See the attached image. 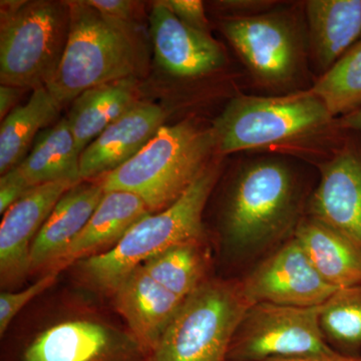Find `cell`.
Returning a JSON list of instances; mask_svg holds the SVG:
<instances>
[{"instance_id": "obj_15", "label": "cell", "mask_w": 361, "mask_h": 361, "mask_svg": "<svg viewBox=\"0 0 361 361\" xmlns=\"http://www.w3.org/2000/svg\"><path fill=\"white\" fill-rule=\"evenodd\" d=\"M110 297L116 314L149 357L185 301L157 283L141 266Z\"/></svg>"}, {"instance_id": "obj_30", "label": "cell", "mask_w": 361, "mask_h": 361, "mask_svg": "<svg viewBox=\"0 0 361 361\" xmlns=\"http://www.w3.org/2000/svg\"><path fill=\"white\" fill-rule=\"evenodd\" d=\"M87 4L113 20L135 23V2L129 0H87Z\"/></svg>"}, {"instance_id": "obj_8", "label": "cell", "mask_w": 361, "mask_h": 361, "mask_svg": "<svg viewBox=\"0 0 361 361\" xmlns=\"http://www.w3.org/2000/svg\"><path fill=\"white\" fill-rule=\"evenodd\" d=\"M332 116L312 92L279 97H237L214 123L221 154L290 141L322 129Z\"/></svg>"}, {"instance_id": "obj_26", "label": "cell", "mask_w": 361, "mask_h": 361, "mask_svg": "<svg viewBox=\"0 0 361 361\" xmlns=\"http://www.w3.org/2000/svg\"><path fill=\"white\" fill-rule=\"evenodd\" d=\"M310 92L332 118L361 109V39L318 80Z\"/></svg>"}, {"instance_id": "obj_31", "label": "cell", "mask_w": 361, "mask_h": 361, "mask_svg": "<svg viewBox=\"0 0 361 361\" xmlns=\"http://www.w3.org/2000/svg\"><path fill=\"white\" fill-rule=\"evenodd\" d=\"M23 89L11 87V85H0V118H4L16 108V102L20 99Z\"/></svg>"}, {"instance_id": "obj_24", "label": "cell", "mask_w": 361, "mask_h": 361, "mask_svg": "<svg viewBox=\"0 0 361 361\" xmlns=\"http://www.w3.org/2000/svg\"><path fill=\"white\" fill-rule=\"evenodd\" d=\"M61 106L45 87L32 90L25 104L16 106L0 126V174L20 165L37 135L58 116Z\"/></svg>"}, {"instance_id": "obj_11", "label": "cell", "mask_w": 361, "mask_h": 361, "mask_svg": "<svg viewBox=\"0 0 361 361\" xmlns=\"http://www.w3.org/2000/svg\"><path fill=\"white\" fill-rule=\"evenodd\" d=\"M80 183H47L33 187L4 213L0 225V284L4 291L30 274V249L58 202Z\"/></svg>"}, {"instance_id": "obj_27", "label": "cell", "mask_w": 361, "mask_h": 361, "mask_svg": "<svg viewBox=\"0 0 361 361\" xmlns=\"http://www.w3.org/2000/svg\"><path fill=\"white\" fill-rule=\"evenodd\" d=\"M59 272L42 275L35 283L18 292L2 291L0 294V336L4 337L16 318L39 297L56 284Z\"/></svg>"}, {"instance_id": "obj_18", "label": "cell", "mask_w": 361, "mask_h": 361, "mask_svg": "<svg viewBox=\"0 0 361 361\" xmlns=\"http://www.w3.org/2000/svg\"><path fill=\"white\" fill-rule=\"evenodd\" d=\"M104 191L99 183L80 182L58 202L45 221L30 249V273L45 272L70 246L89 222L103 199Z\"/></svg>"}, {"instance_id": "obj_16", "label": "cell", "mask_w": 361, "mask_h": 361, "mask_svg": "<svg viewBox=\"0 0 361 361\" xmlns=\"http://www.w3.org/2000/svg\"><path fill=\"white\" fill-rule=\"evenodd\" d=\"M165 120L160 106L137 102L84 149L80 155L82 180L103 177L127 163L153 139Z\"/></svg>"}, {"instance_id": "obj_29", "label": "cell", "mask_w": 361, "mask_h": 361, "mask_svg": "<svg viewBox=\"0 0 361 361\" xmlns=\"http://www.w3.org/2000/svg\"><path fill=\"white\" fill-rule=\"evenodd\" d=\"M166 2L171 11L185 25L191 26L195 30L208 32L205 9L200 0H166Z\"/></svg>"}, {"instance_id": "obj_14", "label": "cell", "mask_w": 361, "mask_h": 361, "mask_svg": "<svg viewBox=\"0 0 361 361\" xmlns=\"http://www.w3.org/2000/svg\"><path fill=\"white\" fill-rule=\"evenodd\" d=\"M157 61L178 78H196L218 70L225 61L222 47L209 32L185 25L167 2L157 1L149 14Z\"/></svg>"}, {"instance_id": "obj_2", "label": "cell", "mask_w": 361, "mask_h": 361, "mask_svg": "<svg viewBox=\"0 0 361 361\" xmlns=\"http://www.w3.org/2000/svg\"><path fill=\"white\" fill-rule=\"evenodd\" d=\"M23 311L1 337V361H151L125 323L80 294Z\"/></svg>"}, {"instance_id": "obj_13", "label": "cell", "mask_w": 361, "mask_h": 361, "mask_svg": "<svg viewBox=\"0 0 361 361\" xmlns=\"http://www.w3.org/2000/svg\"><path fill=\"white\" fill-rule=\"evenodd\" d=\"M223 30L252 71L268 82L293 75L298 63L295 35L288 23L270 16L226 21Z\"/></svg>"}, {"instance_id": "obj_32", "label": "cell", "mask_w": 361, "mask_h": 361, "mask_svg": "<svg viewBox=\"0 0 361 361\" xmlns=\"http://www.w3.org/2000/svg\"><path fill=\"white\" fill-rule=\"evenodd\" d=\"M265 361H361L360 357H348L339 353H334L331 355L298 356V357L274 358Z\"/></svg>"}, {"instance_id": "obj_23", "label": "cell", "mask_w": 361, "mask_h": 361, "mask_svg": "<svg viewBox=\"0 0 361 361\" xmlns=\"http://www.w3.org/2000/svg\"><path fill=\"white\" fill-rule=\"evenodd\" d=\"M213 264L212 248L204 238L171 247L141 267L157 283L185 300L214 277Z\"/></svg>"}, {"instance_id": "obj_19", "label": "cell", "mask_w": 361, "mask_h": 361, "mask_svg": "<svg viewBox=\"0 0 361 361\" xmlns=\"http://www.w3.org/2000/svg\"><path fill=\"white\" fill-rule=\"evenodd\" d=\"M294 237L315 269L336 289L361 284V243L305 215Z\"/></svg>"}, {"instance_id": "obj_3", "label": "cell", "mask_w": 361, "mask_h": 361, "mask_svg": "<svg viewBox=\"0 0 361 361\" xmlns=\"http://www.w3.org/2000/svg\"><path fill=\"white\" fill-rule=\"evenodd\" d=\"M70 32L58 70L44 87L61 108L85 90L137 77L145 51L135 23L113 20L87 1H68Z\"/></svg>"}, {"instance_id": "obj_7", "label": "cell", "mask_w": 361, "mask_h": 361, "mask_svg": "<svg viewBox=\"0 0 361 361\" xmlns=\"http://www.w3.org/2000/svg\"><path fill=\"white\" fill-rule=\"evenodd\" d=\"M251 303L239 277H212L185 299L151 361H227L228 349Z\"/></svg>"}, {"instance_id": "obj_1", "label": "cell", "mask_w": 361, "mask_h": 361, "mask_svg": "<svg viewBox=\"0 0 361 361\" xmlns=\"http://www.w3.org/2000/svg\"><path fill=\"white\" fill-rule=\"evenodd\" d=\"M310 197L286 161L263 159L240 168L226 191L218 226L231 277L245 274L293 238Z\"/></svg>"}, {"instance_id": "obj_12", "label": "cell", "mask_w": 361, "mask_h": 361, "mask_svg": "<svg viewBox=\"0 0 361 361\" xmlns=\"http://www.w3.org/2000/svg\"><path fill=\"white\" fill-rule=\"evenodd\" d=\"M306 215L361 243V146L348 142L320 167Z\"/></svg>"}, {"instance_id": "obj_20", "label": "cell", "mask_w": 361, "mask_h": 361, "mask_svg": "<svg viewBox=\"0 0 361 361\" xmlns=\"http://www.w3.org/2000/svg\"><path fill=\"white\" fill-rule=\"evenodd\" d=\"M135 78H125L85 90L73 102L68 126L82 155L90 142L137 103Z\"/></svg>"}, {"instance_id": "obj_6", "label": "cell", "mask_w": 361, "mask_h": 361, "mask_svg": "<svg viewBox=\"0 0 361 361\" xmlns=\"http://www.w3.org/2000/svg\"><path fill=\"white\" fill-rule=\"evenodd\" d=\"M68 1H1L0 82L44 87L58 70L70 32Z\"/></svg>"}, {"instance_id": "obj_9", "label": "cell", "mask_w": 361, "mask_h": 361, "mask_svg": "<svg viewBox=\"0 0 361 361\" xmlns=\"http://www.w3.org/2000/svg\"><path fill=\"white\" fill-rule=\"evenodd\" d=\"M320 308L322 305L252 304L235 330L227 361H265L336 353L323 338Z\"/></svg>"}, {"instance_id": "obj_17", "label": "cell", "mask_w": 361, "mask_h": 361, "mask_svg": "<svg viewBox=\"0 0 361 361\" xmlns=\"http://www.w3.org/2000/svg\"><path fill=\"white\" fill-rule=\"evenodd\" d=\"M151 213L137 195L106 192L82 232L44 274L61 273L78 261L96 255L104 247L115 246L135 223Z\"/></svg>"}, {"instance_id": "obj_28", "label": "cell", "mask_w": 361, "mask_h": 361, "mask_svg": "<svg viewBox=\"0 0 361 361\" xmlns=\"http://www.w3.org/2000/svg\"><path fill=\"white\" fill-rule=\"evenodd\" d=\"M32 187L26 183L18 166L2 175L0 179V214L4 215Z\"/></svg>"}, {"instance_id": "obj_4", "label": "cell", "mask_w": 361, "mask_h": 361, "mask_svg": "<svg viewBox=\"0 0 361 361\" xmlns=\"http://www.w3.org/2000/svg\"><path fill=\"white\" fill-rule=\"evenodd\" d=\"M215 164L165 210L151 213L135 223L115 246L73 265L80 282L90 290L111 296L135 268L171 247L208 238L203 213L219 178Z\"/></svg>"}, {"instance_id": "obj_33", "label": "cell", "mask_w": 361, "mask_h": 361, "mask_svg": "<svg viewBox=\"0 0 361 361\" xmlns=\"http://www.w3.org/2000/svg\"><path fill=\"white\" fill-rule=\"evenodd\" d=\"M339 127L343 130L361 134V109L342 116L341 121H339Z\"/></svg>"}, {"instance_id": "obj_21", "label": "cell", "mask_w": 361, "mask_h": 361, "mask_svg": "<svg viewBox=\"0 0 361 361\" xmlns=\"http://www.w3.org/2000/svg\"><path fill=\"white\" fill-rule=\"evenodd\" d=\"M306 14L316 56L329 70L361 39V0H311Z\"/></svg>"}, {"instance_id": "obj_25", "label": "cell", "mask_w": 361, "mask_h": 361, "mask_svg": "<svg viewBox=\"0 0 361 361\" xmlns=\"http://www.w3.org/2000/svg\"><path fill=\"white\" fill-rule=\"evenodd\" d=\"M323 338L336 353L361 356V284L334 292L319 312Z\"/></svg>"}, {"instance_id": "obj_22", "label": "cell", "mask_w": 361, "mask_h": 361, "mask_svg": "<svg viewBox=\"0 0 361 361\" xmlns=\"http://www.w3.org/2000/svg\"><path fill=\"white\" fill-rule=\"evenodd\" d=\"M18 167L32 188L59 180L82 182L80 153L66 118L39 133Z\"/></svg>"}, {"instance_id": "obj_5", "label": "cell", "mask_w": 361, "mask_h": 361, "mask_svg": "<svg viewBox=\"0 0 361 361\" xmlns=\"http://www.w3.org/2000/svg\"><path fill=\"white\" fill-rule=\"evenodd\" d=\"M216 149L212 130L190 122L165 126L127 163L104 175V193L137 195L152 213L174 204L198 179Z\"/></svg>"}, {"instance_id": "obj_10", "label": "cell", "mask_w": 361, "mask_h": 361, "mask_svg": "<svg viewBox=\"0 0 361 361\" xmlns=\"http://www.w3.org/2000/svg\"><path fill=\"white\" fill-rule=\"evenodd\" d=\"M239 278L251 305L315 307L338 290L315 269L295 237Z\"/></svg>"}]
</instances>
